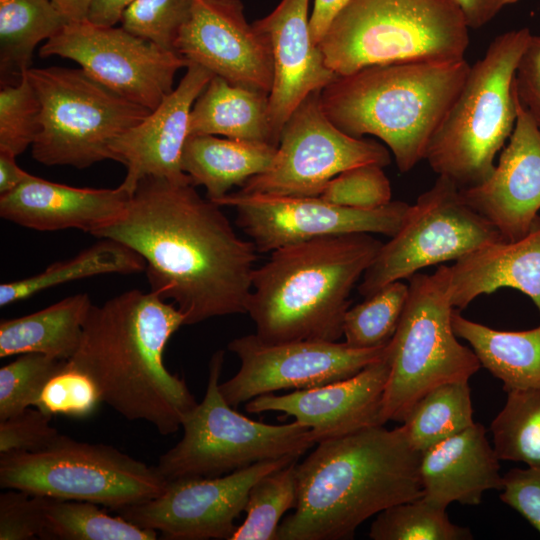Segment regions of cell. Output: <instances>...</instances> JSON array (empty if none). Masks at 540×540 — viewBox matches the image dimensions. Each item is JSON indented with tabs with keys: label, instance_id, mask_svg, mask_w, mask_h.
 <instances>
[{
	"label": "cell",
	"instance_id": "obj_21",
	"mask_svg": "<svg viewBox=\"0 0 540 540\" xmlns=\"http://www.w3.org/2000/svg\"><path fill=\"white\" fill-rule=\"evenodd\" d=\"M214 76L200 65L189 64L180 83L157 108L111 144L114 161L127 168L120 185L130 195L146 176L192 182L181 167L183 148L190 136V112Z\"/></svg>",
	"mask_w": 540,
	"mask_h": 540
},
{
	"label": "cell",
	"instance_id": "obj_29",
	"mask_svg": "<svg viewBox=\"0 0 540 540\" xmlns=\"http://www.w3.org/2000/svg\"><path fill=\"white\" fill-rule=\"evenodd\" d=\"M452 327L466 340L505 392L540 388V325L525 331H501L463 317L454 309Z\"/></svg>",
	"mask_w": 540,
	"mask_h": 540
},
{
	"label": "cell",
	"instance_id": "obj_12",
	"mask_svg": "<svg viewBox=\"0 0 540 540\" xmlns=\"http://www.w3.org/2000/svg\"><path fill=\"white\" fill-rule=\"evenodd\" d=\"M499 240L498 230L464 201L460 188L439 176L410 205L398 232L381 246L358 292L366 298L425 267L457 261Z\"/></svg>",
	"mask_w": 540,
	"mask_h": 540
},
{
	"label": "cell",
	"instance_id": "obj_45",
	"mask_svg": "<svg viewBox=\"0 0 540 540\" xmlns=\"http://www.w3.org/2000/svg\"><path fill=\"white\" fill-rule=\"evenodd\" d=\"M500 499L540 533V466L513 468L502 476Z\"/></svg>",
	"mask_w": 540,
	"mask_h": 540
},
{
	"label": "cell",
	"instance_id": "obj_1",
	"mask_svg": "<svg viewBox=\"0 0 540 540\" xmlns=\"http://www.w3.org/2000/svg\"><path fill=\"white\" fill-rule=\"evenodd\" d=\"M94 236L138 253L151 291L172 300L185 325L247 311L255 245L192 182L142 178L123 214Z\"/></svg>",
	"mask_w": 540,
	"mask_h": 540
},
{
	"label": "cell",
	"instance_id": "obj_34",
	"mask_svg": "<svg viewBox=\"0 0 540 540\" xmlns=\"http://www.w3.org/2000/svg\"><path fill=\"white\" fill-rule=\"evenodd\" d=\"M506 393V403L490 426L493 448L500 460L540 466V388Z\"/></svg>",
	"mask_w": 540,
	"mask_h": 540
},
{
	"label": "cell",
	"instance_id": "obj_43",
	"mask_svg": "<svg viewBox=\"0 0 540 540\" xmlns=\"http://www.w3.org/2000/svg\"><path fill=\"white\" fill-rule=\"evenodd\" d=\"M48 497L9 489L0 495V540L40 538Z\"/></svg>",
	"mask_w": 540,
	"mask_h": 540
},
{
	"label": "cell",
	"instance_id": "obj_49",
	"mask_svg": "<svg viewBox=\"0 0 540 540\" xmlns=\"http://www.w3.org/2000/svg\"><path fill=\"white\" fill-rule=\"evenodd\" d=\"M135 0H92L87 15V21L112 27L121 22L124 11Z\"/></svg>",
	"mask_w": 540,
	"mask_h": 540
},
{
	"label": "cell",
	"instance_id": "obj_6",
	"mask_svg": "<svg viewBox=\"0 0 540 540\" xmlns=\"http://www.w3.org/2000/svg\"><path fill=\"white\" fill-rule=\"evenodd\" d=\"M524 27L498 35L470 66L456 99L433 134L425 160L458 188L483 183L517 119L514 75L531 36Z\"/></svg>",
	"mask_w": 540,
	"mask_h": 540
},
{
	"label": "cell",
	"instance_id": "obj_20",
	"mask_svg": "<svg viewBox=\"0 0 540 540\" xmlns=\"http://www.w3.org/2000/svg\"><path fill=\"white\" fill-rule=\"evenodd\" d=\"M508 140L490 177L460 192L503 240L516 241L530 231L540 210V130L518 98Z\"/></svg>",
	"mask_w": 540,
	"mask_h": 540
},
{
	"label": "cell",
	"instance_id": "obj_46",
	"mask_svg": "<svg viewBox=\"0 0 540 540\" xmlns=\"http://www.w3.org/2000/svg\"><path fill=\"white\" fill-rule=\"evenodd\" d=\"M514 89L540 130V35L531 34L514 75Z\"/></svg>",
	"mask_w": 540,
	"mask_h": 540
},
{
	"label": "cell",
	"instance_id": "obj_28",
	"mask_svg": "<svg viewBox=\"0 0 540 540\" xmlns=\"http://www.w3.org/2000/svg\"><path fill=\"white\" fill-rule=\"evenodd\" d=\"M80 293L44 309L0 323V357L40 353L70 360L79 348L84 323L92 307Z\"/></svg>",
	"mask_w": 540,
	"mask_h": 540
},
{
	"label": "cell",
	"instance_id": "obj_9",
	"mask_svg": "<svg viewBox=\"0 0 540 540\" xmlns=\"http://www.w3.org/2000/svg\"><path fill=\"white\" fill-rule=\"evenodd\" d=\"M27 75L41 107L32 156L46 166L83 169L114 160V140L151 112L82 68H30Z\"/></svg>",
	"mask_w": 540,
	"mask_h": 540
},
{
	"label": "cell",
	"instance_id": "obj_48",
	"mask_svg": "<svg viewBox=\"0 0 540 540\" xmlns=\"http://www.w3.org/2000/svg\"><path fill=\"white\" fill-rule=\"evenodd\" d=\"M350 0H314V6L309 17L311 40L318 46L329 27L348 4Z\"/></svg>",
	"mask_w": 540,
	"mask_h": 540
},
{
	"label": "cell",
	"instance_id": "obj_47",
	"mask_svg": "<svg viewBox=\"0 0 540 540\" xmlns=\"http://www.w3.org/2000/svg\"><path fill=\"white\" fill-rule=\"evenodd\" d=\"M468 28L479 29L489 23L504 7L519 0H453Z\"/></svg>",
	"mask_w": 540,
	"mask_h": 540
},
{
	"label": "cell",
	"instance_id": "obj_15",
	"mask_svg": "<svg viewBox=\"0 0 540 540\" xmlns=\"http://www.w3.org/2000/svg\"><path fill=\"white\" fill-rule=\"evenodd\" d=\"M387 344L368 349L321 340L269 344L255 334L244 335L228 343L241 365L232 378L219 383V390L236 407L282 389L322 386L349 378L381 359Z\"/></svg>",
	"mask_w": 540,
	"mask_h": 540
},
{
	"label": "cell",
	"instance_id": "obj_30",
	"mask_svg": "<svg viewBox=\"0 0 540 540\" xmlns=\"http://www.w3.org/2000/svg\"><path fill=\"white\" fill-rule=\"evenodd\" d=\"M51 0H0L1 84H15L31 68L36 46L67 24Z\"/></svg>",
	"mask_w": 540,
	"mask_h": 540
},
{
	"label": "cell",
	"instance_id": "obj_17",
	"mask_svg": "<svg viewBox=\"0 0 540 540\" xmlns=\"http://www.w3.org/2000/svg\"><path fill=\"white\" fill-rule=\"evenodd\" d=\"M298 457L266 460L218 477L168 481L158 497L118 510L129 522L170 540L230 539L253 484Z\"/></svg>",
	"mask_w": 540,
	"mask_h": 540
},
{
	"label": "cell",
	"instance_id": "obj_51",
	"mask_svg": "<svg viewBox=\"0 0 540 540\" xmlns=\"http://www.w3.org/2000/svg\"><path fill=\"white\" fill-rule=\"evenodd\" d=\"M68 23L87 19L92 0H51Z\"/></svg>",
	"mask_w": 540,
	"mask_h": 540
},
{
	"label": "cell",
	"instance_id": "obj_4",
	"mask_svg": "<svg viewBox=\"0 0 540 540\" xmlns=\"http://www.w3.org/2000/svg\"><path fill=\"white\" fill-rule=\"evenodd\" d=\"M383 243L372 234L325 236L271 252L255 268L247 311L269 344L338 341L356 283Z\"/></svg>",
	"mask_w": 540,
	"mask_h": 540
},
{
	"label": "cell",
	"instance_id": "obj_33",
	"mask_svg": "<svg viewBox=\"0 0 540 540\" xmlns=\"http://www.w3.org/2000/svg\"><path fill=\"white\" fill-rule=\"evenodd\" d=\"M157 536L155 530L108 515L96 503L48 497L40 539L155 540Z\"/></svg>",
	"mask_w": 540,
	"mask_h": 540
},
{
	"label": "cell",
	"instance_id": "obj_16",
	"mask_svg": "<svg viewBox=\"0 0 540 540\" xmlns=\"http://www.w3.org/2000/svg\"><path fill=\"white\" fill-rule=\"evenodd\" d=\"M235 209L237 226L258 253L312 239L345 234H383L393 237L410 205L391 201L377 209H354L329 203L319 196L289 197L242 194L238 191L214 201Z\"/></svg>",
	"mask_w": 540,
	"mask_h": 540
},
{
	"label": "cell",
	"instance_id": "obj_24",
	"mask_svg": "<svg viewBox=\"0 0 540 540\" xmlns=\"http://www.w3.org/2000/svg\"><path fill=\"white\" fill-rule=\"evenodd\" d=\"M500 459L480 423L420 452L422 497L440 507L478 505L484 492L501 490Z\"/></svg>",
	"mask_w": 540,
	"mask_h": 540
},
{
	"label": "cell",
	"instance_id": "obj_35",
	"mask_svg": "<svg viewBox=\"0 0 540 540\" xmlns=\"http://www.w3.org/2000/svg\"><path fill=\"white\" fill-rule=\"evenodd\" d=\"M297 461L261 477L253 484L244 509L246 518L229 540H276L283 515L297 504Z\"/></svg>",
	"mask_w": 540,
	"mask_h": 540
},
{
	"label": "cell",
	"instance_id": "obj_36",
	"mask_svg": "<svg viewBox=\"0 0 540 540\" xmlns=\"http://www.w3.org/2000/svg\"><path fill=\"white\" fill-rule=\"evenodd\" d=\"M447 508L423 497L402 502L377 514L369 537L373 540H470L469 528L452 523Z\"/></svg>",
	"mask_w": 540,
	"mask_h": 540
},
{
	"label": "cell",
	"instance_id": "obj_44",
	"mask_svg": "<svg viewBox=\"0 0 540 540\" xmlns=\"http://www.w3.org/2000/svg\"><path fill=\"white\" fill-rule=\"evenodd\" d=\"M52 416L39 408L0 421V454L37 452L48 447L61 434L49 423Z\"/></svg>",
	"mask_w": 540,
	"mask_h": 540
},
{
	"label": "cell",
	"instance_id": "obj_31",
	"mask_svg": "<svg viewBox=\"0 0 540 540\" xmlns=\"http://www.w3.org/2000/svg\"><path fill=\"white\" fill-rule=\"evenodd\" d=\"M145 269L144 259L134 250L118 241L102 239L77 256L53 263L34 276L2 283L0 306L22 301L70 281L102 274H132Z\"/></svg>",
	"mask_w": 540,
	"mask_h": 540
},
{
	"label": "cell",
	"instance_id": "obj_8",
	"mask_svg": "<svg viewBox=\"0 0 540 540\" xmlns=\"http://www.w3.org/2000/svg\"><path fill=\"white\" fill-rule=\"evenodd\" d=\"M449 266L431 275L416 273L398 327L387 344L390 371L382 419L403 422L416 402L432 389L469 382L481 364L472 349L458 342L452 327Z\"/></svg>",
	"mask_w": 540,
	"mask_h": 540
},
{
	"label": "cell",
	"instance_id": "obj_10",
	"mask_svg": "<svg viewBox=\"0 0 540 540\" xmlns=\"http://www.w3.org/2000/svg\"><path fill=\"white\" fill-rule=\"evenodd\" d=\"M224 352L209 364V378L201 402L182 420V439L158 461L166 478L218 477L255 463L300 457L317 444L313 432L296 421L267 424L238 413L219 390Z\"/></svg>",
	"mask_w": 540,
	"mask_h": 540
},
{
	"label": "cell",
	"instance_id": "obj_38",
	"mask_svg": "<svg viewBox=\"0 0 540 540\" xmlns=\"http://www.w3.org/2000/svg\"><path fill=\"white\" fill-rule=\"evenodd\" d=\"M68 360L24 353L0 368V421L36 406L49 380Z\"/></svg>",
	"mask_w": 540,
	"mask_h": 540
},
{
	"label": "cell",
	"instance_id": "obj_5",
	"mask_svg": "<svg viewBox=\"0 0 540 540\" xmlns=\"http://www.w3.org/2000/svg\"><path fill=\"white\" fill-rule=\"evenodd\" d=\"M469 69L466 59L367 66L323 88L322 108L344 133L383 141L407 173L425 159Z\"/></svg>",
	"mask_w": 540,
	"mask_h": 540
},
{
	"label": "cell",
	"instance_id": "obj_19",
	"mask_svg": "<svg viewBox=\"0 0 540 540\" xmlns=\"http://www.w3.org/2000/svg\"><path fill=\"white\" fill-rule=\"evenodd\" d=\"M390 371L385 355L357 374L284 395H259L245 405L249 413L279 411L308 427L317 443L384 425L382 401Z\"/></svg>",
	"mask_w": 540,
	"mask_h": 540
},
{
	"label": "cell",
	"instance_id": "obj_32",
	"mask_svg": "<svg viewBox=\"0 0 540 540\" xmlns=\"http://www.w3.org/2000/svg\"><path fill=\"white\" fill-rule=\"evenodd\" d=\"M474 423L468 382L440 385L412 407L401 428L418 452L463 431Z\"/></svg>",
	"mask_w": 540,
	"mask_h": 540
},
{
	"label": "cell",
	"instance_id": "obj_22",
	"mask_svg": "<svg viewBox=\"0 0 540 540\" xmlns=\"http://www.w3.org/2000/svg\"><path fill=\"white\" fill-rule=\"evenodd\" d=\"M308 5L309 0H281L270 14L253 23L267 35L272 49L269 118L278 143L297 106L310 93L321 91L338 77L311 40Z\"/></svg>",
	"mask_w": 540,
	"mask_h": 540
},
{
	"label": "cell",
	"instance_id": "obj_50",
	"mask_svg": "<svg viewBox=\"0 0 540 540\" xmlns=\"http://www.w3.org/2000/svg\"><path fill=\"white\" fill-rule=\"evenodd\" d=\"M11 153L0 151V196L10 193L31 174L21 169Z\"/></svg>",
	"mask_w": 540,
	"mask_h": 540
},
{
	"label": "cell",
	"instance_id": "obj_2",
	"mask_svg": "<svg viewBox=\"0 0 540 540\" xmlns=\"http://www.w3.org/2000/svg\"><path fill=\"white\" fill-rule=\"evenodd\" d=\"M165 301L134 289L92 305L79 348L68 361L93 380L102 402L170 435L198 402L164 365L168 340L185 325L184 315Z\"/></svg>",
	"mask_w": 540,
	"mask_h": 540
},
{
	"label": "cell",
	"instance_id": "obj_41",
	"mask_svg": "<svg viewBox=\"0 0 540 540\" xmlns=\"http://www.w3.org/2000/svg\"><path fill=\"white\" fill-rule=\"evenodd\" d=\"M319 197L338 206L377 209L392 201V190L382 166L365 164L335 176Z\"/></svg>",
	"mask_w": 540,
	"mask_h": 540
},
{
	"label": "cell",
	"instance_id": "obj_37",
	"mask_svg": "<svg viewBox=\"0 0 540 540\" xmlns=\"http://www.w3.org/2000/svg\"><path fill=\"white\" fill-rule=\"evenodd\" d=\"M409 294V285L395 281L349 308L343 320L345 343L357 349L383 346L393 337Z\"/></svg>",
	"mask_w": 540,
	"mask_h": 540
},
{
	"label": "cell",
	"instance_id": "obj_14",
	"mask_svg": "<svg viewBox=\"0 0 540 540\" xmlns=\"http://www.w3.org/2000/svg\"><path fill=\"white\" fill-rule=\"evenodd\" d=\"M39 54L76 62L113 92L151 111L173 91L178 70L189 66L176 52L122 27L87 20L67 23L41 46Z\"/></svg>",
	"mask_w": 540,
	"mask_h": 540
},
{
	"label": "cell",
	"instance_id": "obj_42",
	"mask_svg": "<svg viewBox=\"0 0 540 540\" xmlns=\"http://www.w3.org/2000/svg\"><path fill=\"white\" fill-rule=\"evenodd\" d=\"M102 402L93 380L67 361L45 386L35 407L54 416L84 418Z\"/></svg>",
	"mask_w": 540,
	"mask_h": 540
},
{
	"label": "cell",
	"instance_id": "obj_27",
	"mask_svg": "<svg viewBox=\"0 0 540 540\" xmlns=\"http://www.w3.org/2000/svg\"><path fill=\"white\" fill-rule=\"evenodd\" d=\"M277 147L214 135H190L184 145L181 167L194 186L207 190V197L216 201L233 186L243 184L266 171L272 164Z\"/></svg>",
	"mask_w": 540,
	"mask_h": 540
},
{
	"label": "cell",
	"instance_id": "obj_3",
	"mask_svg": "<svg viewBox=\"0 0 540 540\" xmlns=\"http://www.w3.org/2000/svg\"><path fill=\"white\" fill-rule=\"evenodd\" d=\"M419 460L401 426L318 442L296 465L297 504L276 540L352 539L371 516L422 497Z\"/></svg>",
	"mask_w": 540,
	"mask_h": 540
},
{
	"label": "cell",
	"instance_id": "obj_7",
	"mask_svg": "<svg viewBox=\"0 0 540 540\" xmlns=\"http://www.w3.org/2000/svg\"><path fill=\"white\" fill-rule=\"evenodd\" d=\"M468 29L453 0H350L318 47L344 76L372 65L463 60Z\"/></svg>",
	"mask_w": 540,
	"mask_h": 540
},
{
	"label": "cell",
	"instance_id": "obj_26",
	"mask_svg": "<svg viewBox=\"0 0 540 540\" xmlns=\"http://www.w3.org/2000/svg\"><path fill=\"white\" fill-rule=\"evenodd\" d=\"M190 135H221L278 147L269 118V94L214 76L196 99Z\"/></svg>",
	"mask_w": 540,
	"mask_h": 540
},
{
	"label": "cell",
	"instance_id": "obj_11",
	"mask_svg": "<svg viewBox=\"0 0 540 540\" xmlns=\"http://www.w3.org/2000/svg\"><path fill=\"white\" fill-rule=\"evenodd\" d=\"M157 467L115 447L60 434L37 452L0 454V486L60 500L88 501L115 511L163 493Z\"/></svg>",
	"mask_w": 540,
	"mask_h": 540
},
{
	"label": "cell",
	"instance_id": "obj_39",
	"mask_svg": "<svg viewBox=\"0 0 540 540\" xmlns=\"http://www.w3.org/2000/svg\"><path fill=\"white\" fill-rule=\"evenodd\" d=\"M40 102L27 72L0 90V151L18 156L39 132Z\"/></svg>",
	"mask_w": 540,
	"mask_h": 540
},
{
	"label": "cell",
	"instance_id": "obj_25",
	"mask_svg": "<svg viewBox=\"0 0 540 540\" xmlns=\"http://www.w3.org/2000/svg\"><path fill=\"white\" fill-rule=\"evenodd\" d=\"M449 273V297L456 310L508 287L530 297L540 313V216L523 238L486 245L455 261Z\"/></svg>",
	"mask_w": 540,
	"mask_h": 540
},
{
	"label": "cell",
	"instance_id": "obj_13",
	"mask_svg": "<svg viewBox=\"0 0 540 540\" xmlns=\"http://www.w3.org/2000/svg\"><path fill=\"white\" fill-rule=\"evenodd\" d=\"M390 153L377 141L352 137L327 117L321 91L310 93L286 121L271 166L238 191L289 197H316L343 171L365 164L382 167Z\"/></svg>",
	"mask_w": 540,
	"mask_h": 540
},
{
	"label": "cell",
	"instance_id": "obj_18",
	"mask_svg": "<svg viewBox=\"0 0 540 540\" xmlns=\"http://www.w3.org/2000/svg\"><path fill=\"white\" fill-rule=\"evenodd\" d=\"M189 64L200 65L232 85L269 94L272 49L267 35L249 24L240 0H194L175 44Z\"/></svg>",
	"mask_w": 540,
	"mask_h": 540
},
{
	"label": "cell",
	"instance_id": "obj_40",
	"mask_svg": "<svg viewBox=\"0 0 540 540\" xmlns=\"http://www.w3.org/2000/svg\"><path fill=\"white\" fill-rule=\"evenodd\" d=\"M194 0H135L123 13L121 27L175 52L178 36L190 18Z\"/></svg>",
	"mask_w": 540,
	"mask_h": 540
},
{
	"label": "cell",
	"instance_id": "obj_23",
	"mask_svg": "<svg viewBox=\"0 0 540 540\" xmlns=\"http://www.w3.org/2000/svg\"><path fill=\"white\" fill-rule=\"evenodd\" d=\"M130 194L114 189L78 188L30 175L0 196V216L38 231L80 229L95 235L124 212Z\"/></svg>",
	"mask_w": 540,
	"mask_h": 540
}]
</instances>
